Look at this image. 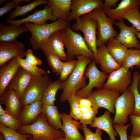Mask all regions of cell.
Returning <instances> with one entry per match:
<instances>
[{"mask_svg": "<svg viewBox=\"0 0 140 140\" xmlns=\"http://www.w3.org/2000/svg\"><path fill=\"white\" fill-rule=\"evenodd\" d=\"M76 57L77 62L75 68L67 79L62 82L60 85V89L62 90V92L59 100L62 102L67 101L76 92L87 84L84 74L87 67L92 60L80 55Z\"/></svg>", "mask_w": 140, "mask_h": 140, "instance_id": "obj_1", "label": "cell"}, {"mask_svg": "<svg viewBox=\"0 0 140 140\" xmlns=\"http://www.w3.org/2000/svg\"><path fill=\"white\" fill-rule=\"evenodd\" d=\"M22 134L32 135V140H54L65 137L64 132L54 128L49 124L45 114L42 112L36 120L31 124L22 126L17 131Z\"/></svg>", "mask_w": 140, "mask_h": 140, "instance_id": "obj_2", "label": "cell"}, {"mask_svg": "<svg viewBox=\"0 0 140 140\" xmlns=\"http://www.w3.org/2000/svg\"><path fill=\"white\" fill-rule=\"evenodd\" d=\"M24 24L31 33L30 43L33 48L36 50L41 49L42 43L53 34L70 26L69 22L61 19L44 25H36L30 23Z\"/></svg>", "mask_w": 140, "mask_h": 140, "instance_id": "obj_3", "label": "cell"}, {"mask_svg": "<svg viewBox=\"0 0 140 140\" xmlns=\"http://www.w3.org/2000/svg\"><path fill=\"white\" fill-rule=\"evenodd\" d=\"M60 31L67 49L66 54L68 61L74 59L79 55L95 60L94 53L88 48L80 34L74 32L70 26Z\"/></svg>", "mask_w": 140, "mask_h": 140, "instance_id": "obj_4", "label": "cell"}, {"mask_svg": "<svg viewBox=\"0 0 140 140\" xmlns=\"http://www.w3.org/2000/svg\"><path fill=\"white\" fill-rule=\"evenodd\" d=\"M81 17L94 19L96 21L97 48L105 45L109 40L115 38L118 34L113 26L115 20L108 17L102 8L95 9L91 13Z\"/></svg>", "mask_w": 140, "mask_h": 140, "instance_id": "obj_5", "label": "cell"}, {"mask_svg": "<svg viewBox=\"0 0 140 140\" xmlns=\"http://www.w3.org/2000/svg\"><path fill=\"white\" fill-rule=\"evenodd\" d=\"M51 81L47 74L33 76L20 98L22 106L41 101L45 90Z\"/></svg>", "mask_w": 140, "mask_h": 140, "instance_id": "obj_6", "label": "cell"}, {"mask_svg": "<svg viewBox=\"0 0 140 140\" xmlns=\"http://www.w3.org/2000/svg\"><path fill=\"white\" fill-rule=\"evenodd\" d=\"M97 27V23L95 20L81 17L75 20L71 28L73 31L80 30L83 33L86 44L94 53L95 60L98 64L96 45Z\"/></svg>", "mask_w": 140, "mask_h": 140, "instance_id": "obj_7", "label": "cell"}, {"mask_svg": "<svg viewBox=\"0 0 140 140\" xmlns=\"http://www.w3.org/2000/svg\"><path fill=\"white\" fill-rule=\"evenodd\" d=\"M96 64L95 60H93L86 68L84 75L88 79L89 82L85 87L75 94L80 98H87L94 88L98 89H103L108 76L98 69Z\"/></svg>", "mask_w": 140, "mask_h": 140, "instance_id": "obj_8", "label": "cell"}, {"mask_svg": "<svg viewBox=\"0 0 140 140\" xmlns=\"http://www.w3.org/2000/svg\"><path fill=\"white\" fill-rule=\"evenodd\" d=\"M135 100L132 93L127 89L116 99L115 103V114L113 124L124 125L128 121V116L134 109Z\"/></svg>", "mask_w": 140, "mask_h": 140, "instance_id": "obj_9", "label": "cell"}, {"mask_svg": "<svg viewBox=\"0 0 140 140\" xmlns=\"http://www.w3.org/2000/svg\"><path fill=\"white\" fill-rule=\"evenodd\" d=\"M132 82L131 71L121 66L109 74L103 89L115 90L122 94L128 89Z\"/></svg>", "mask_w": 140, "mask_h": 140, "instance_id": "obj_10", "label": "cell"}, {"mask_svg": "<svg viewBox=\"0 0 140 140\" xmlns=\"http://www.w3.org/2000/svg\"><path fill=\"white\" fill-rule=\"evenodd\" d=\"M120 95L117 91L102 89L93 91L87 98L91 101L92 107L104 108L114 114L115 102Z\"/></svg>", "mask_w": 140, "mask_h": 140, "instance_id": "obj_11", "label": "cell"}, {"mask_svg": "<svg viewBox=\"0 0 140 140\" xmlns=\"http://www.w3.org/2000/svg\"><path fill=\"white\" fill-rule=\"evenodd\" d=\"M101 0H72L69 23L88 14L97 9L102 8Z\"/></svg>", "mask_w": 140, "mask_h": 140, "instance_id": "obj_12", "label": "cell"}, {"mask_svg": "<svg viewBox=\"0 0 140 140\" xmlns=\"http://www.w3.org/2000/svg\"><path fill=\"white\" fill-rule=\"evenodd\" d=\"M25 45L16 40L0 42V66L15 58L25 56Z\"/></svg>", "mask_w": 140, "mask_h": 140, "instance_id": "obj_13", "label": "cell"}, {"mask_svg": "<svg viewBox=\"0 0 140 140\" xmlns=\"http://www.w3.org/2000/svg\"><path fill=\"white\" fill-rule=\"evenodd\" d=\"M48 20L55 22L57 19L53 16L52 9L51 6L47 5L44 9L36 11L32 14L23 19L14 20L7 18L6 23L10 25L21 26L25 23H32L34 24L41 25L46 24Z\"/></svg>", "mask_w": 140, "mask_h": 140, "instance_id": "obj_14", "label": "cell"}, {"mask_svg": "<svg viewBox=\"0 0 140 140\" xmlns=\"http://www.w3.org/2000/svg\"><path fill=\"white\" fill-rule=\"evenodd\" d=\"M114 25L120 29V33L115 38L116 39L128 48L140 49V43L137 39V31L134 27L132 25L128 26L123 20L115 22Z\"/></svg>", "mask_w": 140, "mask_h": 140, "instance_id": "obj_15", "label": "cell"}, {"mask_svg": "<svg viewBox=\"0 0 140 140\" xmlns=\"http://www.w3.org/2000/svg\"><path fill=\"white\" fill-rule=\"evenodd\" d=\"M0 103L5 105L6 112L18 119L22 106L16 92L8 86L0 95Z\"/></svg>", "mask_w": 140, "mask_h": 140, "instance_id": "obj_16", "label": "cell"}, {"mask_svg": "<svg viewBox=\"0 0 140 140\" xmlns=\"http://www.w3.org/2000/svg\"><path fill=\"white\" fill-rule=\"evenodd\" d=\"M65 46L62 33L60 31H58L43 42L41 45V49H46L61 60L66 61L68 60L64 50Z\"/></svg>", "mask_w": 140, "mask_h": 140, "instance_id": "obj_17", "label": "cell"}, {"mask_svg": "<svg viewBox=\"0 0 140 140\" xmlns=\"http://www.w3.org/2000/svg\"><path fill=\"white\" fill-rule=\"evenodd\" d=\"M60 115L62 122L61 130L64 132L66 140H85L78 130L81 128L80 122L65 113H60Z\"/></svg>", "mask_w": 140, "mask_h": 140, "instance_id": "obj_18", "label": "cell"}, {"mask_svg": "<svg viewBox=\"0 0 140 140\" xmlns=\"http://www.w3.org/2000/svg\"><path fill=\"white\" fill-rule=\"evenodd\" d=\"M20 67L17 58L12 59L0 66V95L8 86Z\"/></svg>", "mask_w": 140, "mask_h": 140, "instance_id": "obj_19", "label": "cell"}, {"mask_svg": "<svg viewBox=\"0 0 140 140\" xmlns=\"http://www.w3.org/2000/svg\"><path fill=\"white\" fill-rule=\"evenodd\" d=\"M41 101H37L24 106L18 118L22 126L29 125L34 122L42 112Z\"/></svg>", "mask_w": 140, "mask_h": 140, "instance_id": "obj_20", "label": "cell"}, {"mask_svg": "<svg viewBox=\"0 0 140 140\" xmlns=\"http://www.w3.org/2000/svg\"><path fill=\"white\" fill-rule=\"evenodd\" d=\"M97 58L102 72L107 74L117 70L121 66L113 59L109 53L105 45L97 48Z\"/></svg>", "mask_w": 140, "mask_h": 140, "instance_id": "obj_21", "label": "cell"}, {"mask_svg": "<svg viewBox=\"0 0 140 140\" xmlns=\"http://www.w3.org/2000/svg\"><path fill=\"white\" fill-rule=\"evenodd\" d=\"M33 76L20 67L8 87L13 90L20 98Z\"/></svg>", "mask_w": 140, "mask_h": 140, "instance_id": "obj_22", "label": "cell"}, {"mask_svg": "<svg viewBox=\"0 0 140 140\" xmlns=\"http://www.w3.org/2000/svg\"><path fill=\"white\" fill-rule=\"evenodd\" d=\"M140 5L139 0H123L114 9H103L107 16L113 19L123 20V16L133 7Z\"/></svg>", "mask_w": 140, "mask_h": 140, "instance_id": "obj_23", "label": "cell"}, {"mask_svg": "<svg viewBox=\"0 0 140 140\" xmlns=\"http://www.w3.org/2000/svg\"><path fill=\"white\" fill-rule=\"evenodd\" d=\"M90 126L104 131L108 135L110 140H116L115 137L118 135V134L113 127L110 113L108 111H106L102 115L96 117Z\"/></svg>", "mask_w": 140, "mask_h": 140, "instance_id": "obj_24", "label": "cell"}, {"mask_svg": "<svg viewBox=\"0 0 140 140\" xmlns=\"http://www.w3.org/2000/svg\"><path fill=\"white\" fill-rule=\"evenodd\" d=\"M72 0H47V5L51 8L53 16L57 19L67 21L70 16Z\"/></svg>", "mask_w": 140, "mask_h": 140, "instance_id": "obj_25", "label": "cell"}, {"mask_svg": "<svg viewBox=\"0 0 140 140\" xmlns=\"http://www.w3.org/2000/svg\"><path fill=\"white\" fill-rule=\"evenodd\" d=\"M29 31L25 26L15 25L5 26L0 24V41L8 42L16 40L22 34Z\"/></svg>", "mask_w": 140, "mask_h": 140, "instance_id": "obj_26", "label": "cell"}, {"mask_svg": "<svg viewBox=\"0 0 140 140\" xmlns=\"http://www.w3.org/2000/svg\"><path fill=\"white\" fill-rule=\"evenodd\" d=\"M106 47L110 55L121 66L128 50V48L121 44L115 38L109 40L107 43Z\"/></svg>", "mask_w": 140, "mask_h": 140, "instance_id": "obj_27", "label": "cell"}, {"mask_svg": "<svg viewBox=\"0 0 140 140\" xmlns=\"http://www.w3.org/2000/svg\"><path fill=\"white\" fill-rule=\"evenodd\" d=\"M42 112L46 115L49 124L54 128L61 129L62 123L60 113L57 106L54 105H43Z\"/></svg>", "mask_w": 140, "mask_h": 140, "instance_id": "obj_28", "label": "cell"}, {"mask_svg": "<svg viewBox=\"0 0 140 140\" xmlns=\"http://www.w3.org/2000/svg\"><path fill=\"white\" fill-rule=\"evenodd\" d=\"M62 82L59 79L51 81L46 88L41 101L43 105H54L56 94Z\"/></svg>", "mask_w": 140, "mask_h": 140, "instance_id": "obj_29", "label": "cell"}, {"mask_svg": "<svg viewBox=\"0 0 140 140\" xmlns=\"http://www.w3.org/2000/svg\"><path fill=\"white\" fill-rule=\"evenodd\" d=\"M131 84L128 89L133 94L135 100L134 109L132 114L136 116H140V94L138 89V85L140 79V73L138 71L134 72Z\"/></svg>", "mask_w": 140, "mask_h": 140, "instance_id": "obj_30", "label": "cell"}, {"mask_svg": "<svg viewBox=\"0 0 140 140\" xmlns=\"http://www.w3.org/2000/svg\"><path fill=\"white\" fill-rule=\"evenodd\" d=\"M47 0H36L23 6L17 7L9 15V19L13 20L17 17L25 15L33 10L37 6L47 4Z\"/></svg>", "mask_w": 140, "mask_h": 140, "instance_id": "obj_31", "label": "cell"}, {"mask_svg": "<svg viewBox=\"0 0 140 140\" xmlns=\"http://www.w3.org/2000/svg\"><path fill=\"white\" fill-rule=\"evenodd\" d=\"M134 66L140 68V49H128L121 66L129 69Z\"/></svg>", "mask_w": 140, "mask_h": 140, "instance_id": "obj_32", "label": "cell"}, {"mask_svg": "<svg viewBox=\"0 0 140 140\" xmlns=\"http://www.w3.org/2000/svg\"><path fill=\"white\" fill-rule=\"evenodd\" d=\"M41 50L46 57L48 64L52 72L57 75H60L64 62L48 50L44 48Z\"/></svg>", "mask_w": 140, "mask_h": 140, "instance_id": "obj_33", "label": "cell"}, {"mask_svg": "<svg viewBox=\"0 0 140 140\" xmlns=\"http://www.w3.org/2000/svg\"><path fill=\"white\" fill-rule=\"evenodd\" d=\"M0 131L3 135L5 140H28L32 137L30 135L20 134L17 131L6 127L1 124Z\"/></svg>", "mask_w": 140, "mask_h": 140, "instance_id": "obj_34", "label": "cell"}, {"mask_svg": "<svg viewBox=\"0 0 140 140\" xmlns=\"http://www.w3.org/2000/svg\"><path fill=\"white\" fill-rule=\"evenodd\" d=\"M139 6H134L124 15L123 19L127 20L136 29L137 31L140 32V12Z\"/></svg>", "mask_w": 140, "mask_h": 140, "instance_id": "obj_35", "label": "cell"}, {"mask_svg": "<svg viewBox=\"0 0 140 140\" xmlns=\"http://www.w3.org/2000/svg\"><path fill=\"white\" fill-rule=\"evenodd\" d=\"M17 59L20 66L33 76H39L47 74L44 70L29 63L25 59L17 58Z\"/></svg>", "mask_w": 140, "mask_h": 140, "instance_id": "obj_36", "label": "cell"}, {"mask_svg": "<svg viewBox=\"0 0 140 140\" xmlns=\"http://www.w3.org/2000/svg\"><path fill=\"white\" fill-rule=\"evenodd\" d=\"M80 98L78 96L75 94L67 100L70 108L69 115L72 118L77 121L80 120L82 115L78 103Z\"/></svg>", "mask_w": 140, "mask_h": 140, "instance_id": "obj_37", "label": "cell"}, {"mask_svg": "<svg viewBox=\"0 0 140 140\" xmlns=\"http://www.w3.org/2000/svg\"><path fill=\"white\" fill-rule=\"evenodd\" d=\"M77 62V60L74 59L64 62L58 79L62 82L66 80L74 71Z\"/></svg>", "mask_w": 140, "mask_h": 140, "instance_id": "obj_38", "label": "cell"}, {"mask_svg": "<svg viewBox=\"0 0 140 140\" xmlns=\"http://www.w3.org/2000/svg\"><path fill=\"white\" fill-rule=\"evenodd\" d=\"M0 122L5 127L17 131L22 126L17 119L8 113L0 116Z\"/></svg>", "mask_w": 140, "mask_h": 140, "instance_id": "obj_39", "label": "cell"}, {"mask_svg": "<svg viewBox=\"0 0 140 140\" xmlns=\"http://www.w3.org/2000/svg\"><path fill=\"white\" fill-rule=\"evenodd\" d=\"M81 128L85 135V140H103L102 138V130L97 128L95 133L92 132L86 125L82 124Z\"/></svg>", "mask_w": 140, "mask_h": 140, "instance_id": "obj_40", "label": "cell"}, {"mask_svg": "<svg viewBox=\"0 0 140 140\" xmlns=\"http://www.w3.org/2000/svg\"><path fill=\"white\" fill-rule=\"evenodd\" d=\"M99 109L97 108L92 107L89 111L86 113L82 114L80 120V123L86 125H91L98 113Z\"/></svg>", "mask_w": 140, "mask_h": 140, "instance_id": "obj_41", "label": "cell"}, {"mask_svg": "<svg viewBox=\"0 0 140 140\" xmlns=\"http://www.w3.org/2000/svg\"><path fill=\"white\" fill-rule=\"evenodd\" d=\"M30 0H14L5 3L4 6L0 8V16H2L12 9L19 6V4L24 2H30Z\"/></svg>", "mask_w": 140, "mask_h": 140, "instance_id": "obj_42", "label": "cell"}, {"mask_svg": "<svg viewBox=\"0 0 140 140\" xmlns=\"http://www.w3.org/2000/svg\"><path fill=\"white\" fill-rule=\"evenodd\" d=\"M130 119L132 125L131 136H140V116H136L131 114Z\"/></svg>", "mask_w": 140, "mask_h": 140, "instance_id": "obj_43", "label": "cell"}, {"mask_svg": "<svg viewBox=\"0 0 140 140\" xmlns=\"http://www.w3.org/2000/svg\"><path fill=\"white\" fill-rule=\"evenodd\" d=\"M131 124L127 125L113 124L114 129L117 131L119 135L120 140H128L127 135L128 128L131 126Z\"/></svg>", "mask_w": 140, "mask_h": 140, "instance_id": "obj_44", "label": "cell"}, {"mask_svg": "<svg viewBox=\"0 0 140 140\" xmlns=\"http://www.w3.org/2000/svg\"><path fill=\"white\" fill-rule=\"evenodd\" d=\"M26 60L29 63L36 66H41V61L39 58L36 57L33 53V51L30 49L26 51Z\"/></svg>", "mask_w": 140, "mask_h": 140, "instance_id": "obj_45", "label": "cell"}, {"mask_svg": "<svg viewBox=\"0 0 140 140\" xmlns=\"http://www.w3.org/2000/svg\"><path fill=\"white\" fill-rule=\"evenodd\" d=\"M78 103L79 107H92L91 101L88 98H80Z\"/></svg>", "mask_w": 140, "mask_h": 140, "instance_id": "obj_46", "label": "cell"}, {"mask_svg": "<svg viewBox=\"0 0 140 140\" xmlns=\"http://www.w3.org/2000/svg\"><path fill=\"white\" fill-rule=\"evenodd\" d=\"M119 1L118 0H105L102 8L103 9L110 8L112 6L116 8L117 7L116 4Z\"/></svg>", "mask_w": 140, "mask_h": 140, "instance_id": "obj_47", "label": "cell"}, {"mask_svg": "<svg viewBox=\"0 0 140 140\" xmlns=\"http://www.w3.org/2000/svg\"><path fill=\"white\" fill-rule=\"evenodd\" d=\"M92 107H79L82 114L86 113L90 110Z\"/></svg>", "mask_w": 140, "mask_h": 140, "instance_id": "obj_48", "label": "cell"}, {"mask_svg": "<svg viewBox=\"0 0 140 140\" xmlns=\"http://www.w3.org/2000/svg\"><path fill=\"white\" fill-rule=\"evenodd\" d=\"M128 140H140V136H127Z\"/></svg>", "mask_w": 140, "mask_h": 140, "instance_id": "obj_49", "label": "cell"}, {"mask_svg": "<svg viewBox=\"0 0 140 140\" xmlns=\"http://www.w3.org/2000/svg\"><path fill=\"white\" fill-rule=\"evenodd\" d=\"M8 113L5 110H4L2 108L1 105V103H0V116L5 114Z\"/></svg>", "mask_w": 140, "mask_h": 140, "instance_id": "obj_50", "label": "cell"}, {"mask_svg": "<svg viewBox=\"0 0 140 140\" xmlns=\"http://www.w3.org/2000/svg\"><path fill=\"white\" fill-rule=\"evenodd\" d=\"M0 140H5L3 135L1 132L0 133Z\"/></svg>", "mask_w": 140, "mask_h": 140, "instance_id": "obj_51", "label": "cell"}, {"mask_svg": "<svg viewBox=\"0 0 140 140\" xmlns=\"http://www.w3.org/2000/svg\"><path fill=\"white\" fill-rule=\"evenodd\" d=\"M54 140H66L65 137H62L58 138Z\"/></svg>", "mask_w": 140, "mask_h": 140, "instance_id": "obj_52", "label": "cell"}, {"mask_svg": "<svg viewBox=\"0 0 140 140\" xmlns=\"http://www.w3.org/2000/svg\"><path fill=\"white\" fill-rule=\"evenodd\" d=\"M136 36L137 37L139 38L140 40V32L137 31L136 32Z\"/></svg>", "mask_w": 140, "mask_h": 140, "instance_id": "obj_53", "label": "cell"}, {"mask_svg": "<svg viewBox=\"0 0 140 140\" xmlns=\"http://www.w3.org/2000/svg\"><path fill=\"white\" fill-rule=\"evenodd\" d=\"M138 88L139 91L140 92V79L138 82Z\"/></svg>", "mask_w": 140, "mask_h": 140, "instance_id": "obj_54", "label": "cell"}, {"mask_svg": "<svg viewBox=\"0 0 140 140\" xmlns=\"http://www.w3.org/2000/svg\"><path fill=\"white\" fill-rule=\"evenodd\" d=\"M5 0H0V4H2L4 3H5Z\"/></svg>", "mask_w": 140, "mask_h": 140, "instance_id": "obj_55", "label": "cell"}, {"mask_svg": "<svg viewBox=\"0 0 140 140\" xmlns=\"http://www.w3.org/2000/svg\"><path fill=\"white\" fill-rule=\"evenodd\" d=\"M28 140H32L31 139H29Z\"/></svg>", "mask_w": 140, "mask_h": 140, "instance_id": "obj_56", "label": "cell"}]
</instances>
